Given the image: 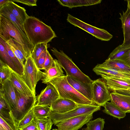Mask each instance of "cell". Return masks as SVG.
Wrapping results in <instances>:
<instances>
[{
    "instance_id": "obj_1",
    "label": "cell",
    "mask_w": 130,
    "mask_h": 130,
    "mask_svg": "<svg viewBox=\"0 0 130 130\" xmlns=\"http://www.w3.org/2000/svg\"><path fill=\"white\" fill-rule=\"evenodd\" d=\"M23 26L29 40L34 46L40 43H47L57 37L51 26L35 17L29 16Z\"/></svg>"
},
{
    "instance_id": "obj_2",
    "label": "cell",
    "mask_w": 130,
    "mask_h": 130,
    "mask_svg": "<svg viewBox=\"0 0 130 130\" xmlns=\"http://www.w3.org/2000/svg\"><path fill=\"white\" fill-rule=\"evenodd\" d=\"M47 84L52 85L55 87L60 98L71 100L79 105H96L74 88L68 82L67 75L55 78L49 81Z\"/></svg>"
},
{
    "instance_id": "obj_3",
    "label": "cell",
    "mask_w": 130,
    "mask_h": 130,
    "mask_svg": "<svg viewBox=\"0 0 130 130\" xmlns=\"http://www.w3.org/2000/svg\"><path fill=\"white\" fill-rule=\"evenodd\" d=\"M9 36L22 44L28 57L31 56L34 46L9 19L0 14V37L6 41Z\"/></svg>"
},
{
    "instance_id": "obj_4",
    "label": "cell",
    "mask_w": 130,
    "mask_h": 130,
    "mask_svg": "<svg viewBox=\"0 0 130 130\" xmlns=\"http://www.w3.org/2000/svg\"><path fill=\"white\" fill-rule=\"evenodd\" d=\"M51 50L65 71L67 76L75 78L88 84L92 83L93 81L84 74L62 50L59 51L55 47H53Z\"/></svg>"
},
{
    "instance_id": "obj_5",
    "label": "cell",
    "mask_w": 130,
    "mask_h": 130,
    "mask_svg": "<svg viewBox=\"0 0 130 130\" xmlns=\"http://www.w3.org/2000/svg\"><path fill=\"white\" fill-rule=\"evenodd\" d=\"M101 106L96 105H79L75 108L63 113L51 111L47 117L50 118L55 125L61 121L82 115L93 113L100 110Z\"/></svg>"
},
{
    "instance_id": "obj_6",
    "label": "cell",
    "mask_w": 130,
    "mask_h": 130,
    "mask_svg": "<svg viewBox=\"0 0 130 130\" xmlns=\"http://www.w3.org/2000/svg\"><path fill=\"white\" fill-rule=\"evenodd\" d=\"M43 74L31 56L28 57L24 64L23 75L22 77L35 96L36 85L41 79Z\"/></svg>"
},
{
    "instance_id": "obj_7",
    "label": "cell",
    "mask_w": 130,
    "mask_h": 130,
    "mask_svg": "<svg viewBox=\"0 0 130 130\" xmlns=\"http://www.w3.org/2000/svg\"><path fill=\"white\" fill-rule=\"evenodd\" d=\"M15 89L17 105L15 109L12 111L11 112L14 121L18 125L19 122L35 105L36 96H26L15 88Z\"/></svg>"
},
{
    "instance_id": "obj_8",
    "label": "cell",
    "mask_w": 130,
    "mask_h": 130,
    "mask_svg": "<svg viewBox=\"0 0 130 130\" xmlns=\"http://www.w3.org/2000/svg\"><path fill=\"white\" fill-rule=\"evenodd\" d=\"M67 21L75 26L78 27L102 41H109L112 35L106 30L88 24L68 14Z\"/></svg>"
},
{
    "instance_id": "obj_9",
    "label": "cell",
    "mask_w": 130,
    "mask_h": 130,
    "mask_svg": "<svg viewBox=\"0 0 130 130\" xmlns=\"http://www.w3.org/2000/svg\"><path fill=\"white\" fill-rule=\"evenodd\" d=\"M93 101L97 105L104 107L110 100V93L105 80L99 78L91 84Z\"/></svg>"
},
{
    "instance_id": "obj_10",
    "label": "cell",
    "mask_w": 130,
    "mask_h": 130,
    "mask_svg": "<svg viewBox=\"0 0 130 130\" xmlns=\"http://www.w3.org/2000/svg\"><path fill=\"white\" fill-rule=\"evenodd\" d=\"M93 113L84 115L60 122L56 126L58 130H77L93 118Z\"/></svg>"
},
{
    "instance_id": "obj_11",
    "label": "cell",
    "mask_w": 130,
    "mask_h": 130,
    "mask_svg": "<svg viewBox=\"0 0 130 130\" xmlns=\"http://www.w3.org/2000/svg\"><path fill=\"white\" fill-rule=\"evenodd\" d=\"M59 97L55 87L52 85L49 84L36 96L35 105L51 107L52 103Z\"/></svg>"
},
{
    "instance_id": "obj_12",
    "label": "cell",
    "mask_w": 130,
    "mask_h": 130,
    "mask_svg": "<svg viewBox=\"0 0 130 130\" xmlns=\"http://www.w3.org/2000/svg\"><path fill=\"white\" fill-rule=\"evenodd\" d=\"M97 75H103L123 80L130 82V72L120 71L108 67L97 64L93 69Z\"/></svg>"
},
{
    "instance_id": "obj_13",
    "label": "cell",
    "mask_w": 130,
    "mask_h": 130,
    "mask_svg": "<svg viewBox=\"0 0 130 130\" xmlns=\"http://www.w3.org/2000/svg\"><path fill=\"white\" fill-rule=\"evenodd\" d=\"M1 89L4 97L11 108V111L16 108L17 100L15 88L10 81L8 79L2 84Z\"/></svg>"
},
{
    "instance_id": "obj_14",
    "label": "cell",
    "mask_w": 130,
    "mask_h": 130,
    "mask_svg": "<svg viewBox=\"0 0 130 130\" xmlns=\"http://www.w3.org/2000/svg\"><path fill=\"white\" fill-rule=\"evenodd\" d=\"M67 80L68 83L76 90L88 100L93 101L91 84H87L70 76H67Z\"/></svg>"
},
{
    "instance_id": "obj_15",
    "label": "cell",
    "mask_w": 130,
    "mask_h": 130,
    "mask_svg": "<svg viewBox=\"0 0 130 130\" xmlns=\"http://www.w3.org/2000/svg\"><path fill=\"white\" fill-rule=\"evenodd\" d=\"M9 79L15 88L26 96H36L22 76L13 71Z\"/></svg>"
},
{
    "instance_id": "obj_16",
    "label": "cell",
    "mask_w": 130,
    "mask_h": 130,
    "mask_svg": "<svg viewBox=\"0 0 130 130\" xmlns=\"http://www.w3.org/2000/svg\"><path fill=\"white\" fill-rule=\"evenodd\" d=\"M78 106L71 100L59 97L52 103L50 107L52 111L63 113L72 110Z\"/></svg>"
},
{
    "instance_id": "obj_17",
    "label": "cell",
    "mask_w": 130,
    "mask_h": 130,
    "mask_svg": "<svg viewBox=\"0 0 130 130\" xmlns=\"http://www.w3.org/2000/svg\"><path fill=\"white\" fill-rule=\"evenodd\" d=\"M110 101L123 111L130 113V96L113 91L110 93Z\"/></svg>"
},
{
    "instance_id": "obj_18",
    "label": "cell",
    "mask_w": 130,
    "mask_h": 130,
    "mask_svg": "<svg viewBox=\"0 0 130 130\" xmlns=\"http://www.w3.org/2000/svg\"><path fill=\"white\" fill-rule=\"evenodd\" d=\"M64 75L61 64L57 60L55 59L53 66L47 71L43 72L41 80L42 83L47 84L51 80Z\"/></svg>"
},
{
    "instance_id": "obj_19",
    "label": "cell",
    "mask_w": 130,
    "mask_h": 130,
    "mask_svg": "<svg viewBox=\"0 0 130 130\" xmlns=\"http://www.w3.org/2000/svg\"><path fill=\"white\" fill-rule=\"evenodd\" d=\"M122 25L124 40L122 45L130 46V11L128 8L125 12L119 13Z\"/></svg>"
},
{
    "instance_id": "obj_20",
    "label": "cell",
    "mask_w": 130,
    "mask_h": 130,
    "mask_svg": "<svg viewBox=\"0 0 130 130\" xmlns=\"http://www.w3.org/2000/svg\"><path fill=\"white\" fill-rule=\"evenodd\" d=\"M109 91L123 89H130V82L122 79L102 75Z\"/></svg>"
},
{
    "instance_id": "obj_21",
    "label": "cell",
    "mask_w": 130,
    "mask_h": 130,
    "mask_svg": "<svg viewBox=\"0 0 130 130\" xmlns=\"http://www.w3.org/2000/svg\"><path fill=\"white\" fill-rule=\"evenodd\" d=\"M11 49L20 62L24 65V62L28 57L23 46L13 38L9 37L6 41Z\"/></svg>"
},
{
    "instance_id": "obj_22",
    "label": "cell",
    "mask_w": 130,
    "mask_h": 130,
    "mask_svg": "<svg viewBox=\"0 0 130 130\" xmlns=\"http://www.w3.org/2000/svg\"><path fill=\"white\" fill-rule=\"evenodd\" d=\"M5 5L11 12L23 24L29 16L24 8L18 5L12 1V0H10Z\"/></svg>"
},
{
    "instance_id": "obj_23",
    "label": "cell",
    "mask_w": 130,
    "mask_h": 130,
    "mask_svg": "<svg viewBox=\"0 0 130 130\" xmlns=\"http://www.w3.org/2000/svg\"><path fill=\"white\" fill-rule=\"evenodd\" d=\"M61 5L70 8L83 6H88L100 3L101 0H67L57 1Z\"/></svg>"
},
{
    "instance_id": "obj_24",
    "label": "cell",
    "mask_w": 130,
    "mask_h": 130,
    "mask_svg": "<svg viewBox=\"0 0 130 130\" xmlns=\"http://www.w3.org/2000/svg\"><path fill=\"white\" fill-rule=\"evenodd\" d=\"M0 14L9 19L18 28L21 33L28 39L24 30L23 24L11 12L5 5L0 8Z\"/></svg>"
},
{
    "instance_id": "obj_25",
    "label": "cell",
    "mask_w": 130,
    "mask_h": 130,
    "mask_svg": "<svg viewBox=\"0 0 130 130\" xmlns=\"http://www.w3.org/2000/svg\"><path fill=\"white\" fill-rule=\"evenodd\" d=\"M103 112L116 118L120 120L126 116L125 112L113 104L111 102H107L105 105Z\"/></svg>"
},
{
    "instance_id": "obj_26",
    "label": "cell",
    "mask_w": 130,
    "mask_h": 130,
    "mask_svg": "<svg viewBox=\"0 0 130 130\" xmlns=\"http://www.w3.org/2000/svg\"><path fill=\"white\" fill-rule=\"evenodd\" d=\"M99 64L102 66L109 67L121 71L130 72V67L118 59L110 60L107 59L103 63Z\"/></svg>"
},
{
    "instance_id": "obj_27",
    "label": "cell",
    "mask_w": 130,
    "mask_h": 130,
    "mask_svg": "<svg viewBox=\"0 0 130 130\" xmlns=\"http://www.w3.org/2000/svg\"><path fill=\"white\" fill-rule=\"evenodd\" d=\"M0 59L8 66L12 70L20 76L21 74L14 64L12 59L1 43L0 42Z\"/></svg>"
},
{
    "instance_id": "obj_28",
    "label": "cell",
    "mask_w": 130,
    "mask_h": 130,
    "mask_svg": "<svg viewBox=\"0 0 130 130\" xmlns=\"http://www.w3.org/2000/svg\"><path fill=\"white\" fill-rule=\"evenodd\" d=\"M12 114L9 117L0 116V130H19Z\"/></svg>"
},
{
    "instance_id": "obj_29",
    "label": "cell",
    "mask_w": 130,
    "mask_h": 130,
    "mask_svg": "<svg viewBox=\"0 0 130 130\" xmlns=\"http://www.w3.org/2000/svg\"><path fill=\"white\" fill-rule=\"evenodd\" d=\"M0 42L2 43L7 50L16 67L20 72L21 76H22L23 75L24 65L20 62L15 56L6 41L0 37Z\"/></svg>"
},
{
    "instance_id": "obj_30",
    "label": "cell",
    "mask_w": 130,
    "mask_h": 130,
    "mask_svg": "<svg viewBox=\"0 0 130 130\" xmlns=\"http://www.w3.org/2000/svg\"><path fill=\"white\" fill-rule=\"evenodd\" d=\"M12 114L10 106L5 99L2 90H0V116H9Z\"/></svg>"
},
{
    "instance_id": "obj_31",
    "label": "cell",
    "mask_w": 130,
    "mask_h": 130,
    "mask_svg": "<svg viewBox=\"0 0 130 130\" xmlns=\"http://www.w3.org/2000/svg\"><path fill=\"white\" fill-rule=\"evenodd\" d=\"M130 51V46H124L122 44L116 48L110 54L107 59L110 60L117 59Z\"/></svg>"
},
{
    "instance_id": "obj_32",
    "label": "cell",
    "mask_w": 130,
    "mask_h": 130,
    "mask_svg": "<svg viewBox=\"0 0 130 130\" xmlns=\"http://www.w3.org/2000/svg\"><path fill=\"white\" fill-rule=\"evenodd\" d=\"M33 109L35 117L39 118L47 117L49 113L52 111L49 106L37 105L33 107Z\"/></svg>"
},
{
    "instance_id": "obj_33",
    "label": "cell",
    "mask_w": 130,
    "mask_h": 130,
    "mask_svg": "<svg viewBox=\"0 0 130 130\" xmlns=\"http://www.w3.org/2000/svg\"><path fill=\"white\" fill-rule=\"evenodd\" d=\"M12 70L7 64L0 59V83L9 79L13 71Z\"/></svg>"
},
{
    "instance_id": "obj_34",
    "label": "cell",
    "mask_w": 130,
    "mask_h": 130,
    "mask_svg": "<svg viewBox=\"0 0 130 130\" xmlns=\"http://www.w3.org/2000/svg\"><path fill=\"white\" fill-rule=\"evenodd\" d=\"M39 130H51L54 123L49 118H39L35 117Z\"/></svg>"
},
{
    "instance_id": "obj_35",
    "label": "cell",
    "mask_w": 130,
    "mask_h": 130,
    "mask_svg": "<svg viewBox=\"0 0 130 130\" xmlns=\"http://www.w3.org/2000/svg\"><path fill=\"white\" fill-rule=\"evenodd\" d=\"M105 123L104 119L100 118L91 120L86 124L88 130H103Z\"/></svg>"
},
{
    "instance_id": "obj_36",
    "label": "cell",
    "mask_w": 130,
    "mask_h": 130,
    "mask_svg": "<svg viewBox=\"0 0 130 130\" xmlns=\"http://www.w3.org/2000/svg\"><path fill=\"white\" fill-rule=\"evenodd\" d=\"M48 46L47 43H40L36 45L32 51L31 56L36 65L37 59L41 54Z\"/></svg>"
},
{
    "instance_id": "obj_37",
    "label": "cell",
    "mask_w": 130,
    "mask_h": 130,
    "mask_svg": "<svg viewBox=\"0 0 130 130\" xmlns=\"http://www.w3.org/2000/svg\"><path fill=\"white\" fill-rule=\"evenodd\" d=\"M35 117L33 108L19 123L17 125L18 129H20L30 123Z\"/></svg>"
},
{
    "instance_id": "obj_38",
    "label": "cell",
    "mask_w": 130,
    "mask_h": 130,
    "mask_svg": "<svg viewBox=\"0 0 130 130\" xmlns=\"http://www.w3.org/2000/svg\"><path fill=\"white\" fill-rule=\"evenodd\" d=\"M47 48L45 49L40 55L37 61L36 65L40 70H44V66L48 51Z\"/></svg>"
},
{
    "instance_id": "obj_39",
    "label": "cell",
    "mask_w": 130,
    "mask_h": 130,
    "mask_svg": "<svg viewBox=\"0 0 130 130\" xmlns=\"http://www.w3.org/2000/svg\"><path fill=\"white\" fill-rule=\"evenodd\" d=\"M54 59L47 51L44 66L45 71H47L53 65Z\"/></svg>"
},
{
    "instance_id": "obj_40",
    "label": "cell",
    "mask_w": 130,
    "mask_h": 130,
    "mask_svg": "<svg viewBox=\"0 0 130 130\" xmlns=\"http://www.w3.org/2000/svg\"><path fill=\"white\" fill-rule=\"evenodd\" d=\"M19 130H38L39 129L35 118H34L30 123Z\"/></svg>"
},
{
    "instance_id": "obj_41",
    "label": "cell",
    "mask_w": 130,
    "mask_h": 130,
    "mask_svg": "<svg viewBox=\"0 0 130 130\" xmlns=\"http://www.w3.org/2000/svg\"><path fill=\"white\" fill-rule=\"evenodd\" d=\"M13 2L20 3L29 6H37V0H12Z\"/></svg>"
},
{
    "instance_id": "obj_42",
    "label": "cell",
    "mask_w": 130,
    "mask_h": 130,
    "mask_svg": "<svg viewBox=\"0 0 130 130\" xmlns=\"http://www.w3.org/2000/svg\"><path fill=\"white\" fill-rule=\"evenodd\" d=\"M117 59L122 61L130 67V51Z\"/></svg>"
},
{
    "instance_id": "obj_43",
    "label": "cell",
    "mask_w": 130,
    "mask_h": 130,
    "mask_svg": "<svg viewBox=\"0 0 130 130\" xmlns=\"http://www.w3.org/2000/svg\"><path fill=\"white\" fill-rule=\"evenodd\" d=\"M112 91L130 96V89H119L115 90Z\"/></svg>"
},
{
    "instance_id": "obj_44",
    "label": "cell",
    "mask_w": 130,
    "mask_h": 130,
    "mask_svg": "<svg viewBox=\"0 0 130 130\" xmlns=\"http://www.w3.org/2000/svg\"><path fill=\"white\" fill-rule=\"evenodd\" d=\"M10 1V0H0V8L2 7Z\"/></svg>"
},
{
    "instance_id": "obj_45",
    "label": "cell",
    "mask_w": 130,
    "mask_h": 130,
    "mask_svg": "<svg viewBox=\"0 0 130 130\" xmlns=\"http://www.w3.org/2000/svg\"><path fill=\"white\" fill-rule=\"evenodd\" d=\"M127 2V8L130 11V0L126 1Z\"/></svg>"
},
{
    "instance_id": "obj_46",
    "label": "cell",
    "mask_w": 130,
    "mask_h": 130,
    "mask_svg": "<svg viewBox=\"0 0 130 130\" xmlns=\"http://www.w3.org/2000/svg\"><path fill=\"white\" fill-rule=\"evenodd\" d=\"M82 130H88V128L87 127H86L83 128L82 129Z\"/></svg>"
},
{
    "instance_id": "obj_47",
    "label": "cell",
    "mask_w": 130,
    "mask_h": 130,
    "mask_svg": "<svg viewBox=\"0 0 130 130\" xmlns=\"http://www.w3.org/2000/svg\"><path fill=\"white\" fill-rule=\"evenodd\" d=\"M52 130H58V129L56 128L53 129Z\"/></svg>"
},
{
    "instance_id": "obj_48",
    "label": "cell",
    "mask_w": 130,
    "mask_h": 130,
    "mask_svg": "<svg viewBox=\"0 0 130 130\" xmlns=\"http://www.w3.org/2000/svg\"></svg>"
},
{
    "instance_id": "obj_49",
    "label": "cell",
    "mask_w": 130,
    "mask_h": 130,
    "mask_svg": "<svg viewBox=\"0 0 130 130\" xmlns=\"http://www.w3.org/2000/svg\"></svg>"
}]
</instances>
